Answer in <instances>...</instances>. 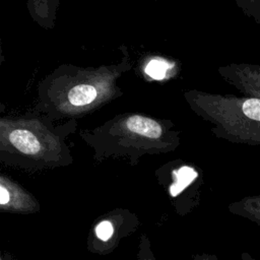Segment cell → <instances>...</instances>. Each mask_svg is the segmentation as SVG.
Masks as SVG:
<instances>
[{
  "label": "cell",
  "mask_w": 260,
  "mask_h": 260,
  "mask_svg": "<svg viewBox=\"0 0 260 260\" xmlns=\"http://www.w3.org/2000/svg\"><path fill=\"white\" fill-rule=\"evenodd\" d=\"M120 59L98 66L64 63L40 80L34 111L52 121L78 119L91 114L124 94L118 80L133 67L125 45L118 47Z\"/></svg>",
  "instance_id": "1"
},
{
  "label": "cell",
  "mask_w": 260,
  "mask_h": 260,
  "mask_svg": "<svg viewBox=\"0 0 260 260\" xmlns=\"http://www.w3.org/2000/svg\"><path fill=\"white\" fill-rule=\"evenodd\" d=\"M77 120L55 124L32 109L0 118V161L27 172L67 167L73 164L68 137L75 133Z\"/></svg>",
  "instance_id": "2"
},
{
  "label": "cell",
  "mask_w": 260,
  "mask_h": 260,
  "mask_svg": "<svg viewBox=\"0 0 260 260\" xmlns=\"http://www.w3.org/2000/svg\"><path fill=\"white\" fill-rule=\"evenodd\" d=\"M79 135L93 150L94 160L122 157L133 167L143 155L173 152L181 144V132L172 120L132 112L81 129Z\"/></svg>",
  "instance_id": "3"
},
{
  "label": "cell",
  "mask_w": 260,
  "mask_h": 260,
  "mask_svg": "<svg viewBox=\"0 0 260 260\" xmlns=\"http://www.w3.org/2000/svg\"><path fill=\"white\" fill-rule=\"evenodd\" d=\"M183 96L193 113L212 125L215 137L260 145V99L198 89L187 90Z\"/></svg>",
  "instance_id": "4"
},
{
  "label": "cell",
  "mask_w": 260,
  "mask_h": 260,
  "mask_svg": "<svg viewBox=\"0 0 260 260\" xmlns=\"http://www.w3.org/2000/svg\"><path fill=\"white\" fill-rule=\"evenodd\" d=\"M155 177L176 211L181 215L191 212L198 203L203 183L200 170L183 160H173L158 168Z\"/></svg>",
  "instance_id": "5"
},
{
  "label": "cell",
  "mask_w": 260,
  "mask_h": 260,
  "mask_svg": "<svg viewBox=\"0 0 260 260\" xmlns=\"http://www.w3.org/2000/svg\"><path fill=\"white\" fill-rule=\"evenodd\" d=\"M137 215L129 209L116 208L99 218L87 236V250L98 255L112 253L122 239L132 235L139 226Z\"/></svg>",
  "instance_id": "6"
},
{
  "label": "cell",
  "mask_w": 260,
  "mask_h": 260,
  "mask_svg": "<svg viewBox=\"0 0 260 260\" xmlns=\"http://www.w3.org/2000/svg\"><path fill=\"white\" fill-rule=\"evenodd\" d=\"M0 210L15 214H32L41 210L38 199L9 176H0Z\"/></svg>",
  "instance_id": "7"
},
{
  "label": "cell",
  "mask_w": 260,
  "mask_h": 260,
  "mask_svg": "<svg viewBox=\"0 0 260 260\" xmlns=\"http://www.w3.org/2000/svg\"><path fill=\"white\" fill-rule=\"evenodd\" d=\"M217 72L244 95L260 99V64L231 63L219 66Z\"/></svg>",
  "instance_id": "8"
},
{
  "label": "cell",
  "mask_w": 260,
  "mask_h": 260,
  "mask_svg": "<svg viewBox=\"0 0 260 260\" xmlns=\"http://www.w3.org/2000/svg\"><path fill=\"white\" fill-rule=\"evenodd\" d=\"M60 0H26L30 18L44 29H52L56 25Z\"/></svg>",
  "instance_id": "9"
},
{
  "label": "cell",
  "mask_w": 260,
  "mask_h": 260,
  "mask_svg": "<svg viewBox=\"0 0 260 260\" xmlns=\"http://www.w3.org/2000/svg\"><path fill=\"white\" fill-rule=\"evenodd\" d=\"M171 68V64L161 58L151 59L147 65H145V73L153 79H162L167 76L168 71Z\"/></svg>",
  "instance_id": "10"
},
{
  "label": "cell",
  "mask_w": 260,
  "mask_h": 260,
  "mask_svg": "<svg viewBox=\"0 0 260 260\" xmlns=\"http://www.w3.org/2000/svg\"><path fill=\"white\" fill-rule=\"evenodd\" d=\"M242 12L260 25V0H234Z\"/></svg>",
  "instance_id": "11"
},
{
  "label": "cell",
  "mask_w": 260,
  "mask_h": 260,
  "mask_svg": "<svg viewBox=\"0 0 260 260\" xmlns=\"http://www.w3.org/2000/svg\"><path fill=\"white\" fill-rule=\"evenodd\" d=\"M137 260H156L150 245V241L146 235H141L137 251Z\"/></svg>",
  "instance_id": "12"
},
{
  "label": "cell",
  "mask_w": 260,
  "mask_h": 260,
  "mask_svg": "<svg viewBox=\"0 0 260 260\" xmlns=\"http://www.w3.org/2000/svg\"><path fill=\"white\" fill-rule=\"evenodd\" d=\"M191 260H217V258L210 254H196Z\"/></svg>",
  "instance_id": "13"
},
{
  "label": "cell",
  "mask_w": 260,
  "mask_h": 260,
  "mask_svg": "<svg viewBox=\"0 0 260 260\" xmlns=\"http://www.w3.org/2000/svg\"><path fill=\"white\" fill-rule=\"evenodd\" d=\"M0 260H16L14 257H13V255H11L10 253H8V252H2L1 253V256H0Z\"/></svg>",
  "instance_id": "14"
},
{
  "label": "cell",
  "mask_w": 260,
  "mask_h": 260,
  "mask_svg": "<svg viewBox=\"0 0 260 260\" xmlns=\"http://www.w3.org/2000/svg\"><path fill=\"white\" fill-rule=\"evenodd\" d=\"M243 258H244V260H250V256L247 254H243Z\"/></svg>",
  "instance_id": "15"
},
{
  "label": "cell",
  "mask_w": 260,
  "mask_h": 260,
  "mask_svg": "<svg viewBox=\"0 0 260 260\" xmlns=\"http://www.w3.org/2000/svg\"><path fill=\"white\" fill-rule=\"evenodd\" d=\"M257 199H258V201H259V202H260V198H257ZM258 214H260V212H259V211H258ZM257 221H258V222H259V223H260V220H257Z\"/></svg>",
  "instance_id": "16"
}]
</instances>
